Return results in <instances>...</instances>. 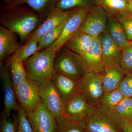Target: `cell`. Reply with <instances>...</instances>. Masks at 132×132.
I'll return each mask as SVG.
<instances>
[{
    "label": "cell",
    "mask_w": 132,
    "mask_h": 132,
    "mask_svg": "<svg viewBox=\"0 0 132 132\" xmlns=\"http://www.w3.org/2000/svg\"><path fill=\"white\" fill-rule=\"evenodd\" d=\"M120 65L127 72H132V43L123 48L121 52Z\"/></svg>",
    "instance_id": "4dcf8cb0"
},
{
    "label": "cell",
    "mask_w": 132,
    "mask_h": 132,
    "mask_svg": "<svg viewBox=\"0 0 132 132\" xmlns=\"http://www.w3.org/2000/svg\"><path fill=\"white\" fill-rule=\"evenodd\" d=\"M111 113L121 125L132 124V98H125Z\"/></svg>",
    "instance_id": "7402d4cb"
},
{
    "label": "cell",
    "mask_w": 132,
    "mask_h": 132,
    "mask_svg": "<svg viewBox=\"0 0 132 132\" xmlns=\"http://www.w3.org/2000/svg\"><path fill=\"white\" fill-rule=\"evenodd\" d=\"M95 37L79 30L67 41L63 47L82 56L90 48Z\"/></svg>",
    "instance_id": "ac0fdd59"
},
{
    "label": "cell",
    "mask_w": 132,
    "mask_h": 132,
    "mask_svg": "<svg viewBox=\"0 0 132 132\" xmlns=\"http://www.w3.org/2000/svg\"><path fill=\"white\" fill-rule=\"evenodd\" d=\"M34 132H58L56 118L43 102L34 111L26 113Z\"/></svg>",
    "instance_id": "ba28073f"
},
{
    "label": "cell",
    "mask_w": 132,
    "mask_h": 132,
    "mask_svg": "<svg viewBox=\"0 0 132 132\" xmlns=\"http://www.w3.org/2000/svg\"><path fill=\"white\" fill-rule=\"evenodd\" d=\"M15 33L2 26L0 27V61L10 57L20 46Z\"/></svg>",
    "instance_id": "e0dca14e"
},
{
    "label": "cell",
    "mask_w": 132,
    "mask_h": 132,
    "mask_svg": "<svg viewBox=\"0 0 132 132\" xmlns=\"http://www.w3.org/2000/svg\"><path fill=\"white\" fill-rule=\"evenodd\" d=\"M106 30L112 39L121 49L130 43L123 26L115 17L108 15Z\"/></svg>",
    "instance_id": "ffe728a7"
},
{
    "label": "cell",
    "mask_w": 132,
    "mask_h": 132,
    "mask_svg": "<svg viewBox=\"0 0 132 132\" xmlns=\"http://www.w3.org/2000/svg\"><path fill=\"white\" fill-rule=\"evenodd\" d=\"M125 98H132V72H127L118 88Z\"/></svg>",
    "instance_id": "d6a6232c"
},
{
    "label": "cell",
    "mask_w": 132,
    "mask_h": 132,
    "mask_svg": "<svg viewBox=\"0 0 132 132\" xmlns=\"http://www.w3.org/2000/svg\"><path fill=\"white\" fill-rule=\"evenodd\" d=\"M57 0H26V3L41 17H46L56 6Z\"/></svg>",
    "instance_id": "484cf974"
},
{
    "label": "cell",
    "mask_w": 132,
    "mask_h": 132,
    "mask_svg": "<svg viewBox=\"0 0 132 132\" xmlns=\"http://www.w3.org/2000/svg\"><path fill=\"white\" fill-rule=\"evenodd\" d=\"M68 19L62 24L51 29L41 37L39 40L38 52L51 47L59 39Z\"/></svg>",
    "instance_id": "4316f807"
},
{
    "label": "cell",
    "mask_w": 132,
    "mask_h": 132,
    "mask_svg": "<svg viewBox=\"0 0 132 132\" xmlns=\"http://www.w3.org/2000/svg\"><path fill=\"white\" fill-rule=\"evenodd\" d=\"M26 0H22V2H21V4H22V3H24V2L25 1H26Z\"/></svg>",
    "instance_id": "f35d334b"
},
{
    "label": "cell",
    "mask_w": 132,
    "mask_h": 132,
    "mask_svg": "<svg viewBox=\"0 0 132 132\" xmlns=\"http://www.w3.org/2000/svg\"><path fill=\"white\" fill-rule=\"evenodd\" d=\"M0 76L4 91V110L3 113L10 116L13 111L18 109V105L15 98V92L11 76L10 74L9 67L1 62Z\"/></svg>",
    "instance_id": "5bb4252c"
},
{
    "label": "cell",
    "mask_w": 132,
    "mask_h": 132,
    "mask_svg": "<svg viewBox=\"0 0 132 132\" xmlns=\"http://www.w3.org/2000/svg\"><path fill=\"white\" fill-rule=\"evenodd\" d=\"M40 95L42 102L55 118L65 116L64 104L52 80L41 83Z\"/></svg>",
    "instance_id": "8fae6325"
},
{
    "label": "cell",
    "mask_w": 132,
    "mask_h": 132,
    "mask_svg": "<svg viewBox=\"0 0 132 132\" xmlns=\"http://www.w3.org/2000/svg\"><path fill=\"white\" fill-rule=\"evenodd\" d=\"M7 66L11 71V78L15 91L19 84L28 77L27 75L23 62L14 61Z\"/></svg>",
    "instance_id": "83f0119b"
},
{
    "label": "cell",
    "mask_w": 132,
    "mask_h": 132,
    "mask_svg": "<svg viewBox=\"0 0 132 132\" xmlns=\"http://www.w3.org/2000/svg\"><path fill=\"white\" fill-rule=\"evenodd\" d=\"M86 132H90L88 131H87V130H86Z\"/></svg>",
    "instance_id": "ab89813d"
},
{
    "label": "cell",
    "mask_w": 132,
    "mask_h": 132,
    "mask_svg": "<svg viewBox=\"0 0 132 132\" xmlns=\"http://www.w3.org/2000/svg\"><path fill=\"white\" fill-rule=\"evenodd\" d=\"M121 127L123 132H132V124H124Z\"/></svg>",
    "instance_id": "e575fe53"
},
{
    "label": "cell",
    "mask_w": 132,
    "mask_h": 132,
    "mask_svg": "<svg viewBox=\"0 0 132 132\" xmlns=\"http://www.w3.org/2000/svg\"><path fill=\"white\" fill-rule=\"evenodd\" d=\"M16 132H34L27 116L26 111L20 105L17 109Z\"/></svg>",
    "instance_id": "f546056e"
},
{
    "label": "cell",
    "mask_w": 132,
    "mask_h": 132,
    "mask_svg": "<svg viewBox=\"0 0 132 132\" xmlns=\"http://www.w3.org/2000/svg\"><path fill=\"white\" fill-rule=\"evenodd\" d=\"M39 44L38 39L29 38L25 44L20 45L14 53L9 58L6 64L9 65L13 62L17 61L24 62L38 52Z\"/></svg>",
    "instance_id": "44dd1931"
},
{
    "label": "cell",
    "mask_w": 132,
    "mask_h": 132,
    "mask_svg": "<svg viewBox=\"0 0 132 132\" xmlns=\"http://www.w3.org/2000/svg\"><path fill=\"white\" fill-rule=\"evenodd\" d=\"M130 43H132V41L130 42Z\"/></svg>",
    "instance_id": "60d3db41"
},
{
    "label": "cell",
    "mask_w": 132,
    "mask_h": 132,
    "mask_svg": "<svg viewBox=\"0 0 132 132\" xmlns=\"http://www.w3.org/2000/svg\"><path fill=\"white\" fill-rule=\"evenodd\" d=\"M58 132H86L83 120H76L64 116L56 118Z\"/></svg>",
    "instance_id": "cb8c5ba5"
},
{
    "label": "cell",
    "mask_w": 132,
    "mask_h": 132,
    "mask_svg": "<svg viewBox=\"0 0 132 132\" xmlns=\"http://www.w3.org/2000/svg\"><path fill=\"white\" fill-rule=\"evenodd\" d=\"M103 73L86 72L78 81L77 93L83 96L88 102L98 106L104 91Z\"/></svg>",
    "instance_id": "277c9868"
},
{
    "label": "cell",
    "mask_w": 132,
    "mask_h": 132,
    "mask_svg": "<svg viewBox=\"0 0 132 132\" xmlns=\"http://www.w3.org/2000/svg\"><path fill=\"white\" fill-rule=\"evenodd\" d=\"M41 83L28 77L21 82L15 90L20 105L26 113L34 111L42 102Z\"/></svg>",
    "instance_id": "5b68a950"
},
{
    "label": "cell",
    "mask_w": 132,
    "mask_h": 132,
    "mask_svg": "<svg viewBox=\"0 0 132 132\" xmlns=\"http://www.w3.org/2000/svg\"><path fill=\"white\" fill-rule=\"evenodd\" d=\"M75 9L63 11L58 8L55 7L48 14L45 20L31 35L30 38H36L39 41L41 37L45 34L67 20Z\"/></svg>",
    "instance_id": "9a60e30c"
},
{
    "label": "cell",
    "mask_w": 132,
    "mask_h": 132,
    "mask_svg": "<svg viewBox=\"0 0 132 132\" xmlns=\"http://www.w3.org/2000/svg\"><path fill=\"white\" fill-rule=\"evenodd\" d=\"M108 15L102 7L95 5L90 7L80 30L94 37H97L106 30Z\"/></svg>",
    "instance_id": "52a82bcc"
},
{
    "label": "cell",
    "mask_w": 132,
    "mask_h": 132,
    "mask_svg": "<svg viewBox=\"0 0 132 132\" xmlns=\"http://www.w3.org/2000/svg\"><path fill=\"white\" fill-rule=\"evenodd\" d=\"M123 26L128 39L132 41V14L128 11L124 12L116 17Z\"/></svg>",
    "instance_id": "1f68e13d"
},
{
    "label": "cell",
    "mask_w": 132,
    "mask_h": 132,
    "mask_svg": "<svg viewBox=\"0 0 132 132\" xmlns=\"http://www.w3.org/2000/svg\"><path fill=\"white\" fill-rule=\"evenodd\" d=\"M97 108L76 93L64 103V116L74 120L84 121L94 112Z\"/></svg>",
    "instance_id": "9c48e42d"
},
{
    "label": "cell",
    "mask_w": 132,
    "mask_h": 132,
    "mask_svg": "<svg viewBox=\"0 0 132 132\" xmlns=\"http://www.w3.org/2000/svg\"><path fill=\"white\" fill-rule=\"evenodd\" d=\"M84 121L89 132H123L120 123L112 113L100 107Z\"/></svg>",
    "instance_id": "8992f818"
},
{
    "label": "cell",
    "mask_w": 132,
    "mask_h": 132,
    "mask_svg": "<svg viewBox=\"0 0 132 132\" xmlns=\"http://www.w3.org/2000/svg\"><path fill=\"white\" fill-rule=\"evenodd\" d=\"M54 69L57 72L77 81L86 73L81 55L64 47L57 53Z\"/></svg>",
    "instance_id": "3957f363"
},
{
    "label": "cell",
    "mask_w": 132,
    "mask_h": 132,
    "mask_svg": "<svg viewBox=\"0 0 132 132\" xmlns=\"http://www.w3.org/2000/svg\"><path fill=\"white\" fill-rule=\"evenodd\" d=\"M57 52L51 48L39 51L23 62L28 77L41 83L52 80Z\"/></svg>",
    "instance_id": "7a4b0ae2"
},
{
    "label": "cell",
    "mask_w": 132,
    "mask_h": 132,
    "mask_svg": "<svg viewBox=\"0 0 132 132\" xmlns=\"http://www.w3.org/2000/svg\"><path fill=\"white\" fill-rule=\"evenodd\" d=\"M96 5L104 8L108 15L116 18L127 12V0H94Z\"/></svg>",
    "instance_id": "603a6c76"
},
{
    "label": "cell",
    "mask_w": 132,
    "mask_h": 132,
    "mask_svg": "<svg viewBox=\"0 0 132 132\" xmlns=\"http://www.w3.org/2000/svg\"><path fill=\"white\" fill-rule=\"evenodd\" d=\"M127 72L120 65L105 68L103 75V84L105 92L118 88Z\"/></svg>",
    "instance_id": "d6986e66"
},
{
    "label": "cell",
    "mask_w": 132,
    "mask_h": 132,
    "mask_svg": "<svg viewBox=\"0 0 132 132\" xmlns=\"http://www.w3.org/2000/svg\"><path fill=\"white\" fill-rule=\"evenodd\" d=\"M4 2L7 4H10L14 2V0H3Z\"/></svg>",
    "instance_id": "8d00e7d4"
},
{
    "label": "cell",
    "mask_w": 132,
    "mask_h": 132,
    "mask_svg": "<svg viewBox=\"0 0 132 132\" xmlns=\"http://www.w3.org/2000/svg\"><path fill=\"white\" fill-rule=\"evenodd\" d=\"M124 98L118 88L105 92L98 106L111 112Z\"/></svg>",
    "instance_id": "d4e9b609"
},
{
    "label": "cell",
    "mask_w": 132,
    "mask_h": 132,
    "mask_svg": "<svg viewBox=\"0 0 132 132\" xmlns=\"http://www.w3.org/2000/svg\"><path fill=\"white\" fill-rule=\"evenodd\" d=\"M52 80L64 104L77 93L78 81L56 71L55 72Z\"/></svg>",
    "instance_id": "2e32d148"
},
{
    "label": "cell",
    "mask_w": 132,
    "mask_h": 132,
    "mask_svg": "<svg viewBox=\"0 0 132 132\" xmlns=\"http://www.w3.org/2000/svg\"><path fill=\"white\" fill-rule=\"evenodd\" d=\"M91 7H83L76 9L66 22L60 38L50 47L57 53L63 47L64 44L80 30L85 16Z\"/></svg>",
    "instance_id": "30bf717a"
},
{
    "label": "cell",
    "mask_w": 132,
    "mask_h": 132,
    "mask_svg": "<svg viewBox=\"0 0 132 132\" xmlns=\"http://www.w3.org/2000/svg\"><path fill=\"white\" fill-rule=\"evenodd\" d=\"M17 125L16 117L13 119L3 113L1 119L0 132H16Z\"/></svg>",
    "instance_id": "836d02e7"
},
{
    "label": "cell",
    "mask_w": 132,
    "mask_h": 132,
    "mask_svg": "<svg viewBox=\"0 0 132 132\" xmlns=\"http://www.w3.org/2000/svg\"><path fill=\"white\" fill-rule=\"evenodd\" d=\"M96 5L94 0H57L55 7L68 11L83 7H92Z\"/></svg>",
    "instance_id": "f1b7e54d"
},
{
    "label": "cell",
    "mask_w": 132,
    "mask_h": 132,
    "mask_svg": "<svg viewBox=\"0 0 132 132\" xmlns=\"http://www.w3.org/2000/svg\"><path fill=\"white\" fill-rule=\"evenodd\" d=\"M101 46L105 68L120 65L122 49L118 46L106 30L98 36Z\"/></svg>",
    "instance_id": "4fadbf2b"
},
{
    "label": "cell",
    "mask_w": 132,
    "mask_h": 132,
    "mask_svg": "<svg viewBox=\"0 0 132 132\" xmlns=\"http://www.w3.org/2000/svg\"><path fill=\"white\" fill-rule=\"evenodd\" d=\"M128 11L132 14V0H127Z\"/></svg>",
    "instance_id": "d590c367"
},
{
    "label": "cell",
    "mask_w": 132,
    "mask_h": 132,
    "mask_svg": "<svg viewBox=\"0 0 132 132\" xmlns=\"http://www.w3.org/2000/svg\"><path fill=\"white\" fill-rule=\"evenodd\" d=\"M19 3L8 4L1 16L2 26L15 33L24 42L41 24L42 17L32 9L19 6Z\"/></svg>",
    "instance_id": "6da1fadb"
},
{
    "label": "cell",
    "mask_w": 132,
    "mask_h": 132,
    "mask_svg": "<svg viewBox=\"0 0 132 132\" xmlns=\"http://www.w3.org/2000/svg\"><path fill=\"white\" fill-rule=\"evenodd\" d=\"M81 56L86 72L97 74L104 72L105 66L100 42L98 36L95 37L88 51Z\"/></svg>",
    "instance_id": "7c38bea8"
},
{
    "label": "cell",
    "mask_w": 132,
    "mask_h": 132,
    "mask_svg": "<svg viewBox=\"0 0 132 132\" xmlns=\"http://www.w3.org/2000/svg\"><path fill=\"white\" fill-rule=\"evenodd\" d=\"M14 2H15L19 3H21L22 0H14Z\"/></svg>",
    "instance_id": "74e56055"
}]
</instances>
